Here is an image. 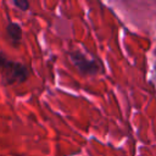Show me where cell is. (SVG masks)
<instances>
[{
  "mask_svg": "<svg viewBox=\"0 0 156 156\" xmlns=\"http://www.w3.org/2000/svg\"><path fill=\"white\" fill-rule=\"evenodd\" d=\"M6 37L10 39V41L13 45H17L22 40V28L16 22H10L6 26Z\"/></svg>",
  "mask_w": 156,
  "mask_h": 156,
  "instance_id": "3957f363",
  "label": "cell"
},
{
  "mask_svg": "<svg viewBox=\"0 0 156 156\" xmlns=\"http://www.w3.org/2000/svg\"><path fill=\"white\" fill-rule=\"evenodd\" d=\"M0 71L2 72L6 84L24 82L29 74V69L27 66L10 60L2 52H0Z\"/></svg>",
  "mask_w": 156,
  "mask_h": 156,
  "instance_id": "6da1fadb",
  "label": "cell"
},
{
  "mask_svg": "<svg viewBox=\"0 0 156 156\" xmlns=\"http://www.w3.org/2000/svg\"><path fill=\"white\" fill-rule=\"evenodd\" d=\"M13 5L16 6V7H18L21 11H27L28 9H29V2L28 1H26V0H15L13 1Z\"/></svg>",
  "mask_w": 156,
  "mask_h": 156,
  "instance_id": "277c9868",
  "label": "cell"
},
{
  "mask_svg": "<svg viewBox=\"0 0 156 156\" xmlns=\"http://www.w3.org/2000/svg\"><path fill=\"white\" fill-rule=\"evenodd\" d=\"M68 56H69V60L72 61V63L74 65V67L82 74L91 76V74H96L100 71V66L94 58H89L88 56H85L84 54H82L78 50L71 51L68 54Z\"/></svg>",
  "mask_w": 156,
  "mask_h": 156,
  "instance_id": "7a4b0ae2",
  "label": "cell"
}]
</instances>
